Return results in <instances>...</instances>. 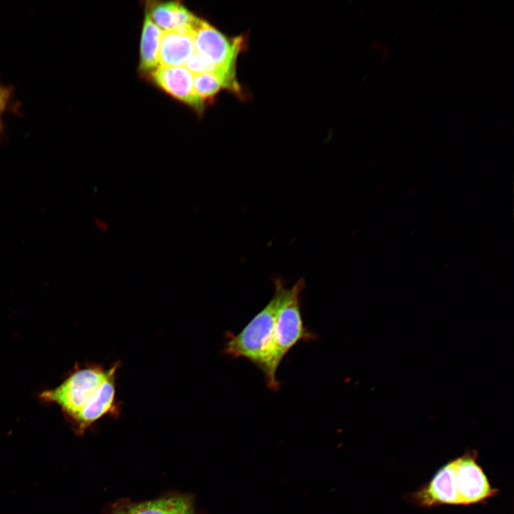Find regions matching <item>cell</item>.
<instances>
[{
  "mask_svg": "<svg viewBox=\"0 0 514 514\" xmlns=\"http://www.w3.org/2000/svg\"><path fill=\"white\" fill-rule=\"evenodd\" d=\"M116 514H195L193 503L188 497L170 496L119 508Z\"/></svg>",
  "mask_w": 514,
  "mask_h": 514,
  "instance_id": "10",
  "label": "cell"
},
{
  "mask_svg": "<svg viewBox=\"0 0 514 514\" xmlns=\"http://www.w3.org/2000/svg\"><path fill=\"white\" fill-rule=\"evenodd\" d=\"M246 35L228 37L208 22L201 20L195 36V51L214 70L215 74L238 84L236 62L248 45Z\"/></svg>",
  "mask_w": 514,
  "mask_h": 514,
  "instance_id": "4",
  "label": "cell"
},
{
  "mask_svg": "<svg viewBox=\"0 0 514 514\" xmlns=\"http://www.w3.org/2000/svg\"><path fill=\"white\" fill-rule=\"evenodd\" d=\"M196 28L182 27L163 32L159 50L160 66H183L195 52Z\"/></svg>",
  "mask_w": 514,
  "mask_h": 514,
  "instance_id": "8",
  "label": "cell"
},
{
  "mask_svg": "<svg viewBox=\"0 0 514 514\" xmlns=\"http://www.w3.org/2000/svg\"><path fill=\"white\" fill-rule=\"evenodd\" d=\"M412 499L424 507L460 505L454 460L441 467L427 485L412 495Z\"/></svg>",
  "mask_w": 514,
  "mask_h": 514,
  "instance_id": "6",
  "label": "cell"
},
{
  "mask_svg": "<svg viewBox=\"0 0 514 514\" xmlns=\"http://www.w3.org/2000/svg\"><path fill=\"white\" fill-rule=\"evenodd\" d=\"M276 279L281 298L276 315L274 344L276 357L281 363L298 343L314 341L318 336L305 326L302 317L300 294L305 288V281L301 278L291 288H287L282 279Z\"/></svg>",
  "mask_w": 514,
  "mask_h": 514,
  "instance_id": "3",
  "label": "cell"
},
{
  "mask_svg": "<svg viewBox=\"0 0 514 514\" xmlns=\"http://www.w3.org/2000/svg\"><path fill=\"white\" fill-rule=\"evenodd\" d=\"M154 83L171 96L201 111L204 101L196 94L193 74L185 66H158L151 73Z\"/></svg>",
  "mask_w": 514,
  "mask_h": 514,
  "instance_id": "7",
  "label": "cell"
},
{
  "mask_svg": "<svg viewBox=\"0 0 514 514\" xmlns=\"http://www.w3.org/2000/svg\"><path fill=\"white\" fill-rule=\"evenodd\" d=\"M274 289L270 301L239 333H226L223 353L233 358H243L250 361L263 373L267 387L277 391L280 383L276 372L281 363L276 357L274 327L281 293L276 278Z\"/></svg>",
  "mask_w": 514,
  "mask_h": 514,
  "instance_id": "2",
  "label": "cell"
},
{
  "mask_svg": "<svg viewBox=\"0 0 514 514\" xmlns=\"http://www.w3.org/2000/svg\"><path fill=\"white\" fill-rule=\"evenodd\" d=\"M457 490L460 505H470L484 501L493 496V488L476 462L475 453H467L454 460Z\"/></svg>",
  "mask_w": 514,
  "mask_h": 514,
  "instance_id": "5",
  "label": "cell"
},
{
  "mask_svg": "<svg viewBox=\"0 0 514 514\" xmlns=\"http://www.w3.org/2000/svg\"><path fill=\"white\" fill-rule=\"evenodd\" d=\"M163 31L146 13L140 46V69L152 73L159 66V50Z\"/></svg>",
  "mask_w": 514,
  "mask_h": 514,
  "instance_id": "11",
  "label": "cell"
},
{
  "mask_svg": "<svg viewBox=\"0 0 514 514\" xmlns=\"http://www.w3.org/2000/svg\"><path fill=\"white\" fill-rule=\"evenodd\" d=\"M147 7L148 9L147 13L151 20L160 29L165 31L182 27L197 29L201 20L177 1L152 2Z\"/></svg>",
  "mask_w": 514,
  "mask_h": 514,
  "instance_id": "9",
  "label": "cell"
},
{
  "mask_svg": "<svg viewBox=\"0 0 514 514\" xmlns=\"http://www.w3.org/2000/svg\"><path fill=\"white\" fill-rule=\"evenodd\" d=\"M120 366L118 361L109 368L99 364L79 368L56 388L41 393L40 399L59 405L77 429L84 430L106 415L119 413L116 373Z\"/></svg>",
  "mask_w": 514,
  "mask_h": 514,
  "instance_id": "1",
  "label": "cell"
},
{
  "mask_svg": "<svg viewBox=\"0 0 514 514\" xmlns=\"http://www.w3.org/2000/svg\"><path fill=\"white\" fill-rule=\"evenodd\" d=\"M11 96V89L9 87L0 85V128L1 117Z\"/></svg>",
  "mask_w": 514,
  "mask_h": 514,
  "instance_id": "13",
  "label": "cell"
},
{
  "mask_svg": "<svg viewBox=\"0 0 514 514\" xmlns=\"http://www.w3.org/2000/svg\"><path fill=\"white\" fill-rule=\"evenodd\" d=\"M115 514H116V513H115Z\"/></svg>",
  "mask_w": 514,
  "mask_h": 514,
  "instance_id": "14",
  "label": "cell"
},
{
  "mask_svg": "<svg viewBox=\"0 0 514 514\" xmlns=\"http://www.w3.org/2000/svg\"><path fill=\"white\" fill-rule=\"evenodd\" d=\"M193 88L196 94L204 101L213 98L221 90L227 89L237 96H243L240 84L231 82L227 79L213 73L193 75Z\"/></svg>",
  "mask_w": 514,
  "mask_h": 514,
  "instance_id": "12",
  "label": "cell"
}]
</instances>
